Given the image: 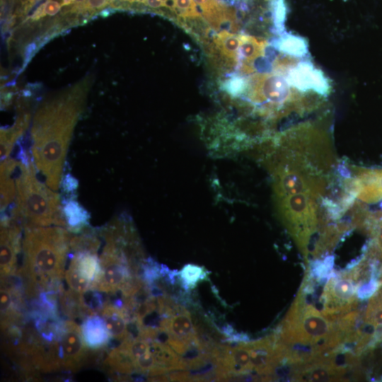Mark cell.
I'll list each match as a JSON object with an SVG mask.
<instances>
[{"label":"cell","instance_id":"cell-1","mask_svg":"<svg viewBox=\"0 0 382 382\" xmlns=\"http://www.w3.org/2000/svg\"><path fill=\"white\" fill-rule=\"evenodd\" d=\"M84 93L73 89L37 112L31 131L33 163L45 183L57 190L73 129L82 110Z\"/></svg>","mask_w":382,"mask_h":382},{"label":"cell","instance_id":"cell-2","mask_svg":"<svg viewBox=\"0 0 382 382\" xmlns=\"http://www.w3.org/2000/svg\"><path fill=\"white\" fill-rule=\"evenodd\" d=\"M256 151L269 172L294 170L328 179L336 162L328 135L311 124L289 129Z\"/></svg>","mask_w":382,"mask_h":382},{"label":"cell","instance_id":"cell-3","mask_svg":"<svg viewBox=\"0 0 382 382\" xmlns=\"http://www.w3.org/2000/svg\"><path fill=\"white\" fill-rule=\"evenodd\" d=\"M71 238L63 226H24L23 265L16 274L23 279L27 295L63 289Z\"/></svg>","mask_w":382,"mask_h":382},{"label":"cell","instance_id":"cell-4","mask_svg":"<svg viewBox=\"0 0 382 382\" xmlns=\"http://www.w3.org/2000/svg\"><path fill=\"white\" fill-rule=\"evenodd\" d=\"M35 167L25 159L18 163L16 197L10 216L23 226L65 227L59 195L37 178Z\"/></svg>","mask_w":382,"mask_h":382},{"label":"cell","instance_id":"cell-5","mask_svg":"<svg viewBox=\"0 0 382 382\" xmlns=\"http://www.w3.org/2000/svg\"><path fill=\"white\" fill-rule=\"evenodd\" d=\"M317 199L307 193L274 198L279 219L305 257H308L309 242L318 224Z\"/></svg>","mask_w":382,"mask_h":382},{"label":"cell","instance_id":"cell-6","mask_svg":"<svg viewBox=\"0 0 382 382\" xmlns=\"http://www.w3.org/2000/svg\"><path fill=\"white\" fill-rule=\"evenodd\" d=\"M245 84L247 96L257 106L260 113L272 117L281 116L302 106L288 80L279 74H258Z\"/></svg>","mask_w":382,"mask_h":382},{"label":"cell","instance_id":"cell-7","mask_svg":"<svg viewBox=\"0 0 382 382\" xmlns=\"http://www.w3.org/2000/svg\"><path fill=\"white\" fill-rule=\"evenodd\" d=\"M100 272L92 289L107 294L120 291L134 277L125 255L110 243H105L99 257Z\"/></svg>","mask_w":382,"mask_h":382},{"label":"cell","instance_id":"cell-8","mask_svg":"<svg viewBox=\"0 0 382 382\" xmlns=\"http://www.w3.org/2000/svg\"><path fill=\"white\" fill-rule=\"evenodd\" d=\"M57 341L60 368L74 371L81 366L89 349L81 328L72 320L61 321Z\"/></svg>","mask_w":382,"mask_h":382},{"label":"cell","instance_id":"cell-9","mask_svg":"<svg viewBox=\"0 0 382 382\" xmlns=\"http://www.w3.org/2000/svg\"><path fill=\"white\" fill-rule=\"evenodd\" d=\"M356 283L350 273L340 277L331 278L322 295L321 313L332 320H337L350 311L356 303Z\"/></svg>","mask_w":382,"mask_h":382},{"label":"cell","instance_id":"cell-10","mask_svg":"<svg viewBox=\"0 0 382 382\" xmlns=\"http://www.w3.org/2000/svg\"><path fill=\"white\" fill-rule=\"evenodd\" d=\"M270 173L274 198L307 193L318 199L325 192L327 178L287 170H276Z\"/></svg>","mask_w":382,"mask_h":382},{"label":"cell","instance_id":"cell-11","mask_svg":"<svg viewBox=\"0 0 382 382\" xmlns=\"http://www.w3.org/2000/svg\"><path fill=\"white\" fill-rule=\"evenodd\" d=\"M1 279L15 274L18 256L22 249L21 225L17 219L4 215L1 220Z\"/></svg>","mask_w":382,"mask_h":382},{"label":"cell","instance_id":"cell-12","mask_svg":"<svg viewBox=\"0 0 382 382\" xmlns=\"http://www.w3.org/2000/svg\"><path fill=\"white\" fill-rule=\"evenodd\" d=\"M352 174L345 178V190L367 203L382 199V169L352 166Z\"/></svg>","mask_w":382,"mask_h":382},{"label":"cell","instance_id":"cell-13","mask_svg":"<svg viewBox=\"0 0 382 382\" xmlns=\"http://www.w3.org/2000/svg\"><path fill=\"white\" fill-rule=\"evenodd\" d=\"M275 342L274 335L262 340L248 342L253 370L262 376L264 381L272 379Z\"/></svg>","mask_w":382,"mask_h":382},{"label":"cell","instance_id":"cell-14","mask_svg":"<svg viewBox=\"0 0 382 382\" xmlns=\"http://www.w3.org/2000/svg\"><path fill=\"white\" fill-rule=\"evenodd\" d=\"M111 339L122 342L129 337L128 325L130 318L124 307L105 301L100 311Z\"/></svg>","mask_w":382,"mask_h":382},{"label":"cell","instance_id":"cell-15","mask_svg":"<svg viewBox=\"0 0 382 382\" xmlns=\"http://www.w3.org/2000/svg\"><path fill=\"white\" fill-rule=\"evenodd\" d=\"M81 328L85 342L89 349H100L109 343L111 337L100 316L93 314L88 316L83 320Z\"/></svg>","mask_w":382,"mask_h":382},{"label":"cell","instance_id":"cell-16","mask_svg":"<svg viewBox=\"0 0 382 382\" xmlns=\"http://www.w3.org/2000/svg\"><path fill=\"white\" fill-rule=\"evenodd\" d=\"M18 162L7 158L1 163V210H6L16 197V175Z\"/></svg>","mask_w":382,"mask_h":382},{"label":"cell","instance_id":"cell-17","mask_svg":"<svg viewBox=\"0 0 382 382\" xmlns=\"http://www.w3.org/2000/svg\"><path fill=\"white\" fill-rule=\"evenodd\" d=\"M265 44L254 37L241 35L239 59L241 69L245 74L255 71L256 62L265 54Z\"/></svg>","mask_w":382,"mask_h":382},{"label":"cell","instance_id":"cell-18","mask_svg":"<svg viewBox=\"0 0 382 382\" xmlns=\"http://www.w3.org/2000/svg\"><path fill=\"white\" fill-rule=\"evenodd\" d=\"M160 328L176 337L188 342L196 336V329L190 311L163 318Z\"/></svg>","mask_w":382,"mask_h":382},{"label":"cell","instance_id":"cell-19","mask_svg":"<svg viewBox=\"0 0 382 382\" xmlns=\"http://www.w3.org/2000/svg\"><path fill=\"white\" fill-rule=\"evenodd\" d=\"M214 42L216 47L225 58L233 62L239 60L241 35L220 31L214 37Z\"/></svg>","mask_w":382,"mask_h":382},{"label":"cell","instance_id":"cell-20","mask_svg":"<svg viewBox=\"0 0 382 382\" xmlns=\"http://www.w3.org/2000/svg\"><path fill=\"white\" fill-rule=\"evenodd\" d=\"M66 226L71 232L79 233L88 224V213L77 202L69 200L62 209Z\"/></svg>","mask_w":382,"mask_h":382},{"label":"cell","instance_id":"cell-21","mask_svg":"<svg viewBox=\"0 0 382 382\" xmlns=\"http://www.w3.org/2000/svg\"><path fill=\"white\" fill-rule=\"evenodd\" d=\"M28 117L24 116L19 118L15 125L8 129H1V162L8 158L11 153L15 141L22 134Z\"/></svg>","mask_w":382,"mask_h":382},{"label":"cell","instance_id":"cell-22","mask_svg":"<svg viewBox=\"0 0 382 382\" xmlns=\"http://www.w3.org/2000/svg\"><path fill=\"white\" fill-rule=\"evenodd\" d=\"M178 272L182 285L187 291L194 289L197 283L207 277L208 274L203 267L193 264L185 265Z\"/></svg>","mask_w":382,"mask_h":382},{"label":"cell","instance_id":"cell-23","mask_svg":"<svg viewBox=\"0 0 382 382\" xmlns=\"http://www.w3.org/2000/svg\"><path fill=\"white\" fill-rule=\"evenodd\" d=\"M378 279V277L372 276L368 282L361 285L357 291V297L364 300L372 296L381 285Z\"/></svg>","mask_w":382,"mask_h":382},{"label":"cell","instance_id":"cell-24","mask_svg":"<svg viewBox=\"0 0 382 382\" xmlns=\"http://www.w3.org/2000/svg\"><path fill=\"white\" fill-rule=\"evenodd\" d=\"M112 0H85L81 3L82 10H94L104 8L108 4H111Z\"/></svg>","mask_w":382,"mask_h":382},{"label":"cell","instance_id":"cell-25","mask_svg":"<svg viewBox=\"0 0 382 382\" xmlns=\"http://www.w3.org/2000/svg\"><path fill=\"white\" fill-rule=\"evenodd\" d=\"M61 8V5L56 1L48 0L45 3V13L49 16L57 14Z\"/></svg>","mask_w":382,"mask_h":382},{"label":"cell","instance_id":"cell-26","mask_svg":"<svg viewBox=\"0 0 382 382\" xmlns=\"http://www.w3.org/2000/svg\"><path fill=\"white\" fill-rule=\"evenodd\" d=\"M379 299L381 304L382 305V284L376 294Z\"/></svg>","mask_w":382,"mask_h":382},{"label":"cell","instance_id":"cell-27","mask_svg":"<svg viewBox=\"0 0 382 382\" xmlns=\"http://www.w3.org/2000/svg\"><path fill=\"white\" fill-rule=\"evenodd\" d=\"M223 4H225L226 5H233L235 2V0H219Z\"/></svg>","mask_w":382,"mask_h":382},{"label":"cell","instance_id":"cell-28","mask_svg":"<svg viewBox=\"0 0 382 382\" xmlns=\"http://www.w3.org/2000/svg\"><path fill=\"white\" fill-rule=\"evenodd\" d=\"M344 1H347V0H344Z\"/></svg>","mask_w":382,"mask_h":382}]
</instances>
